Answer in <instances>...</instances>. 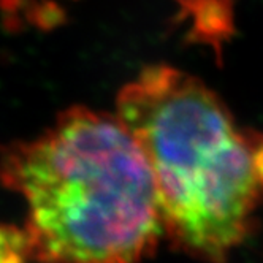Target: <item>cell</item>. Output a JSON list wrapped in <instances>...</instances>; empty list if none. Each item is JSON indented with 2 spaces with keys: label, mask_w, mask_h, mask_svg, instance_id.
I'll list each match as a JSON object with an SVG mask.
<instances>
[{
  "label": "cell",
  "mask_w": 263,
  "mask_h": 263,
  "mask_svg": "<svg viewBox=\"0 0 263 263\" xmlns=\"http://www.w3.org/2000/svg\"><path fill=\"white\" fill-rule=\"evenodd\" d=\"M32 260L24 229L0 223V263H27Z\"/></svg>",
  "instance_id": "cell-4"
},
{
  "label": "cell",
  "mask_w": 263,
  "mask_h": 263,
  "mask_svg": "<svg viewBox=\"0 0 263 263\" xmlns=\"http://www.w3.org/2000/svg\"><path fill=\"white\" fill-rule=\"evenodd\" d=\"M118 116L153 168L173 249L225 263L263 201V134L239 128L201 80L162 64L121 89Z\"/></svg>",
  "instance_id": "cell-2"
},
{
  "label": "cell",
  "mask_w": 263,
  "mask_h": 263,
  "mask_svg": "<svg viewBox=\"0 0 263 263\" xmlns=\"http://www.w3.org/2000/svg\"><path fill=\"white\" fill-rule=\"evenodd\" d=\"M184 16L192 17L189 39L211 45L220 58L222 45L235 33L233 0H178Z\"/></svg>",
  "instance_id": "cell-3"
},
{
  "label": "cell",
  "mask_w": 263,
  "mask_h": 263,
  "mask_svg": "<svg viewBox=\"0 0 263 263\" xmlns=\"http://www.w3.org/2000/svg\"><path fill=\"white\" fill-rule=\"evenodd\" d=\"M36 263H143L163 235L153 168L119 116L73 106L0 151Z\"/></svg>",
  "instance_id": "cell-1"
}]
</instances>
